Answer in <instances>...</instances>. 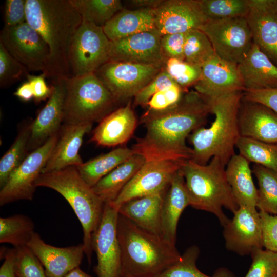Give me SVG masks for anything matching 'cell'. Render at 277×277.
I'll list each match as a JSON object with an SVG mask.
<instances>
[{
	"label": "cell",
	"mask_w": 277,
	"mask_h": 277,
	"mask_svg": "<svg viewBox=\"0 0 277 277\" xmlns=\"http://www.w3.org/2000/svg\"><path fill=\"white\" fill-rule=\"evenodd\" d=\"M161 35L157 31H145L110 41L109 61L152 65L163 68L165 64L161 51Z\"/></svg>",
	"instance_id": "16"
},
{
	"label": "cell",
	"mask_w": 277,
	"mask_h": 277,
	"mask_svg": "<svg viewBox=\"0 0 277 277\" xmlns=\"http://www.w3.org/2000/svg\"><path fill=\"white\" fill-rule=\"evenodd\" d=\"M243 98L265 105L277 113V88L261 90H245Z\"/></svg>",
	"instance_id": "49"
},
{
	"label": "cell",
	"mask_w": 277,
	"mask_h": 277,
	"mask_svg": "<svg viewBox=\"0 0 277 277\" xmlns=\"http://www.w3.org/2000/svg\"><path fill=\"white\" fill-rule=\"evenodd\" d=\"M226 166L213 157L205 165L188 160L181 168L190 206L213 213L223 226L229 220L223 208L233 213L239 207L226 177Z\"/></svg>",
	"instance_id": "6"
},
{
	"label": "cell",
	"mask_w": 277,
	"mask_h": 277,
	"mask_svg": "<svg viewBox=\"0 0 277 277\" xmlns=\"http://www.w3.org/2000/svg\"><path fill=\"white\" fill-rule=\"evenodd\" d=\"M82 20L103 27L124 9L120 0H69Z\"/></svg>",
	"instance_id": "32"
},
{
	"label": "cell",
	"mask_w": 277,
	"mask_h": 277,
	"mask_svg": "<svg viewBox=\"0 0 277 277\" xmlns=\"http://www.w3.org/2000/svg\"><path fill=\"white\" fill-rule=\"evenodd\" d=\"M26 16L49 48L46 77H70V48L83 21L80 14L69 0H26Z\"/></svg>",
	"instance_id": "2"
},
{
	"label": "cell",
	"mask_w": 277,
	"mask_h": 277,
	"mask_svg": "<svg viewBox=\"0 0 277 277\" xmlns=\"http://www.w3.org/2000/svg\"><path fill=\"white\" fill-rule=\"evenodd\" d=\"M92 124H65L60 129L58 140L42 173L81 165L83 162L78 151L84 135L91 129Z\"/></svg>",
	"instance_id": "23"
},
{
	"label": "cell",
	"mask_w": 277,
	"mask_h": 277,
	"mask_svg": "<svg viewBox=\"0 0 277 277\" xmlns=\"http://www.w3.org/2000/svg\"><path fill=\"white\" fill-rule=\"evenodd\" d=\"M15 249L1 248V259L4 261L0 268V277H16L14 269Z\"/></svg>",
	"instance_id": "51"
},
{
	"label": "cell",
	"mask_w": 277,
	"mask_h": 277,
	"mask_svg": "<svg viewBox=\"0 0 277 277\" xmlns=\"http://www.w3.org/2000/svg\"><path fill=\"white\" fill-rule=\"evenodd\" d=\"M137 121L131 102L104 117L94 129L90 141L97 145L114 147L127 142L132 136Z\"/></svg>",
	"instance_id": "24"
},
{
	"label": "cell",
	"mask_w": 277,
	"mask_h": 277,
	"mask_svg": "<svg viewBox=\"0 0 277 277\" xmlns=\"http://www.w3.org/2000/svg\"><path fill=\"white\" fill-rule=\"evenodd\" d=\"M0 42L15 59L28 71H41L46 76L49 48L39 33L27 22L14 26H4Z\"/></svg>",
	"instance_id": "12"
},
{
	"label": "cell",
	"mask_w": 277,
	"mask_h": 277,
	"mask_svg": "<svg viewBox=\"0 0 277 277\" xmlns=\"http://www.w3.org/2000/svg\"><path fill=\"white\" fill-rule=\"evenodd\" d=\"M32 220L24 214L0 218V243H9L15 248L27 246L34 232Z\"/></svg>",
	"instance_id": "33"
},
{
	"label": "cell",
	"mask_w": 277,
	"mask_h": 277,
	"mask_svg": "<svg viewBox=\"0 0 277 277\" xmlns=\"http://www.w3.org/2000/svg\"><path fill=\"white\" fill-rule=\"evenodd\" d=\"M4 21L5 26H14L26 22V0H7Z\"/></svg>",
	"instance_id": "48"
},
{
	"label": "cell",
	"mask_w": 277,
	"mask_h": 277,
	"mask_svg": "<svg viewBox=\"0 0 277 277\" xmlns=\"http://www.w3.org/2000/svg\"><path fill=\"white\" fill-rule=\"evenodd\" d=\"M238 125L240 137L277 143V113L263 104L242 98Z\"/></svg>",
	"instance_id": "22"
},
{
	"label": "cell",
	"mask_w": 277,
	"mask_h": 277,
	"mask_svg": "<svg viewBox=\"0 0 277 277\" xmlns=\"http://www.w3.org/2000/svg\"><path fill=\"white\" fill-rule=\"evenodd\" d=\"M207 19L246 17L249 10L248 0H197Z\"/></svg>",
	"instance_id": "38"
},
{
	"label": "cell",
	"mask_w": 277,
	"mask_h": 277,
	"mask_svg": "<svg viewBox=\"0 0 277 277\" xmlns=\"http://www.w3.org/2000/svg\"><path fill=\"white\" fill-rule=\"evenodd\" d=\"M238 67L244 90L277 88V66L253 42Z\"/></svg>",
	"instance_id": "26"
},
{
	"label": "cell",
	"mask_w": 277,
	"mask_h": 277,
	"mask_svg": "<svg viewBox=\"0 0 277 277\" xmlns=\"http://www.w3.org/2000/svg\"><path fill=\"white\" fill-rule=\"evenodd\" d=\"M176 83L163 68L159 73L134 97V104L147 106L152 97L163 89Z\"/></svg>",
	"instance_id": "45"
},
{
	"label": "cell",
	"mask_w": 277,
	"mask_h": 277,
	"mask_svg": "<svg viewBox=\"0 0 277 277\" xmlns=\"http://www.w3.org/2000/svg\"><path fill=\"white\" fill-rule=\"evenodd\" d=\"M109 45L102 27L82 21L70 45V76L95 73L109 61Z\"/></svg>",
	"instance_id": "8"
},
{
	"label": "cell",
	"mask_w": 277,
	"mask_h": 277,
	"mask_svg": "<svg viewBox=\"0 0 277 277\" xmlns=\"http://www.w3.org/2000/svg\"><path fill=\"white\" fill-rule=\"evenodd\" d=\"M188 206H190V200L180 169L165 193L161 208L162 238L172 245L175 246L177 224Z\"/></svg>",
	"instance_id": "25"
},
{
	"label": "cell",
	"mask_w": 277,
	"mask_h": 277,
	"mask_svg": "<svg viewBox=\"0 0 277 277\" xmlns=\"http://www.w3.org/2000/svg\"><path fill=\"white\" fill-rule=\"evenodd\" d=\"M200 249L193 245L187 248L181 255L180 259L166 269L157 277H235L225 268L218 269L212 276L202 272L196 266Z\"/></svg>",
	"instance_id": "37"
},
{
	"label": "cell",
	"mask_w": 277,
	"mask_h": 277,
	"mask_svg": "<svg viewBox=\"0 0 277 277\" xmlns=\"http://www.w3.org/2000/svg\"><path fill=\"white\" fill-rule=\"evenodd\" d=\"M195 90L205 98H213L243 92V82L238 64L225 60L216 54L201 67Z\"/></svg>",
	"instance_id": "18"
},
{
	"label": "cell",
	"mask_w": 277,
	"mask_h": 277,
	"mask_svg": "<svg viewBox=\"0 0 277 277\" xmlns=\"http://www.w3.org/2000/svg\"><path fill=\"white\" fill-rule=\"evenodd\" d=\"M31 122L21 127L14 142L1 159V188L6 184L11 173L21 164L28 154V144L30 135Z\"/></svg>",
	"instance_id": "35"
},
{
	"label": "cell",
	"mask_w": 277,
	"mask_h": 277,
	"mask_svg": "<svg viewBox=\"0 0 277 277\" xmlns=\"http://www.w3.org/2000/svg\"><path fill=\"white\" fill-rule=\"evenodd\" d=\"M187 91L174 83L154 94L148 103L146 112H159L168 109L176 104Z\"/></svg>",
	"instance_id": "44"
},
{
	"label": "cell",
	"mask_w": 277,
	"mask_h": 277,
	"mask_svg": "<svg viewBox=\"0 0 277 277\" xmlns=\"http://www.w3.org/2000/svg\"><path fill=\"white\" fill-rule=\"evenodd\" d=\"M157 31L163 36L199 29L207 20L197 0H163L154 9Z\"/></svg>",
	"instance_id": "17"
},
{
	"label": "cell",
	"mask_w": 277,
	"mask_h": 277,
	"mask_svg": "<svg viewBox=\"0 0 277 277\" xmlns=\"http://www.w3.org/2000/svg\"><path fill=\"white\" fill-rule=\"evenodd\" d=\"M164 68L172 80L185 90L196 84L201 73V67L176 58L167 60Z\"/></svg>",
	"instance_id": "40"
},
{
	"label": "cell",
	"mask_w": 277,
	"mask_h": 277,
	"mask_svg": "<svg viewBox=\"0 0 277 277\" xmlns=\"http://www.w3.org/2000/svg\"><path fill=\"white\" fill-rule=\"evenodd\" d=\"M35 185L36 187L54 190L70 205L82 226L84 253L90 265L93 235L101 222L105 203L83 180L75 166L42 173Z\"/></svg>",
	"instance_id": "5"
},
{
	"label": "cell",
	"mask_w": 277,
	"mask_h": 277,
	"mask_svg": "<svg viewBox=\"0 0 277 277\" xmlns=\"http://www.w3.org/2000/svg\"><path fill=\"white\" fill-rule=\"evenodd\" d=\"M215 54L212 45L206 34L200 29L186 33L184 45V61L202 67Z\"/></svg>",
	"instance_id": "39"
},
{
	"label": "cell",
	"mask_w": 277,
	"mask_h": 277,
	"mask_svg": "<svg viewBox=\"0 0 277 277\" xmlns=\"http://www.w3.org/2000/svg\"><path fill=\"white\" fill-rule=\"evenodd\" d=\"M252 171L259 185L256 208L277 215V171L255 164Z\"/></svg>",
	"instance_id": "34"
},
{
	"label": "cell",
	"mask_w": 277,
	"mask_h": 277,
	"mask_svg": "<svg viewBox=\"0 0 277 277\" xmlns=\"http://www.w3.org/2000/svg\"><path fill=\"white\" fill-rule=\"evenodd\" d=\"M163 68L152 65L108 61L95 74L119 102L134 97Z\"/></svg>",
	"instance_id": "10"
},
{
	"label": "cell",
	"mask_w": 277,
	"mask_h": 277,
	"mask_svg": "<svg viewBox=\"0 0 277 277\" xmlns=\"http://www.w3.org/2000/svg\"><path fill=\"white\" fill-rule=\"evenodd\" d=\"M251 255L252 263L245 277H277V252L262 248Z\"/></svg>",
	"instance_id": "42"
},
{
	"label": "cell",
	"mask_w": 277,
	"mask_h": 277,
	"mask_svg": "<svg viewBox=\"0 0 277 277\" xmlns=\"http://www.w3.org/2000/svg\"><path fill=\"white\" fill-rule=\"evenodd\" d=\"M163 0H131L128 1V3L132 7L140 9H155L158 7Z\"/></svg>",
	"instance_id": "53"
},
{
	"label": "cell",
	"mask_w": 277,
	"mask_h": 277,
	"mask_svg": "<svg viewBox=\"0 0 277 277\" xmlns=\"http://www.w3.org/2000/svg\"><path fill=\"white\" fill-rule=\"evenodd\" d=\"M249 164L243 156L235 154L226 166V175L239 206L256 208L258 189L253 181Z\"/></svg>",
	"instance_id": "29"
},
{
	"label": "cell",
	"mask_w": 277,
	"mask_h": 277,
	"mask_svg": "<svg viewBox=\"0 0 277 277\" xmlns=\"http://www.w3.org/2000/svg\"><path fill=\"white\" fill-rule=\"evenodd\" d=\"M186 33L169 34L161 36V51L165 62L169 58L184 61Z\"/></svg>",
	"instance_id": "47"
},
{
	"label": "cell",
	"mask_w": 277,
	"mask_h": 277,
	"mask_svg": "<svg viewBox=\"0 0 277 277\" xmlns=\"http://www.w3.org/2000/svg\"><path fill=\"white\" fill-rule=\"evenodd\" d=\"M59 133L50 137L41 147L31 151L11 173L1 188L0 206L19 200L31 201L36 188L35 183L42 173L58 138Z\"/></svg>",
	"instance_id": "11"
},
{
	"label": "cell",
	"mask_w": 277,
	"mask_h": 277,
	"mask_svg": "<svg viewBox=\"0 0 277 277\" xmlns=\"http://www.w3.org/2000/svg\"><path fill=\"white\" fill-rule=\"evenodd\" d=\"M223 226L225 247L241 255L263 248L259 211L256 208L240 206Z\"/></svg>",
	"instance_id": "15"
},
{
	"label": "cell",
	"mask_w": 277,
	"mask_h": 277,
	"mask_svg": "<svg viewBox=\"0 0 277 277\" xmlns=\"http://www.w3.org/2000/svg\"><path fill=\"white\" fill-rule=\"evenodd\" d=\"M211 113L205 98L195 90L186 92L173 107L159 112H147L141 118L145 136L131 147L146 161H187L193 149L186 140L195 130L204 127Z\"/></svg>",
	"instance_id": "1"
},
{
	"label": "cell",
	"mask_w": 277,
	"mask_h": 277,
	"mask_svg": "<svg viewBox=\"0 0 277 277\" xmlns=\"http://www.w3.org/2000/svg\"><path fill=\"white\" fill-rule=\"evenodd\" d=\"M134 154L132 148L120 147L76 167L83 180L91 187Z\"/></svg>",
	"instance_id": "31"
},
{
	"label": "cell",
	"mask_w": 277,
	"mask_h": 277,
	"mask_svg": "<svg viewBox=\"0 0 277 277\" xmlns=\"http://www.w3.org/2000/svg\"><path fill=\"white\" fill-rule=\"evenodd\" d=\"M14 95L24 101H29L34 98L33 92L30 83L27 81L20 86Z\"/></svg>",
	"instance_id": "52"
},
{
	"label": "cell",
	"mask_w": 277,
	"mask_h": 277,
	"mask_svg": "<svg viewBox=\"0 0 277 277\" xmlns=\"http://www.w3.org/2000/svg\"><path fill=\"white\" fill-rule=\"evenodd\" d=\"M44 267L47 277H63L80 267L84 253L83 243L57 247L46 243L36 232L27 245Z\"/></svg>",
	"instance_id": "21"
},
{
	"label": "cell",
	"mask_w": 277,
	"mask_h": 277,
	"mask_svg": "<svg viewBox=\"0 0 277 277\" xmlns=\"http://www.w3.org/2000/svg\"><path fill=\"white\" fill-rule=\"evenodd\" d=\"M145 162L143 156L134 154L101 179L93 190L105 203L113 202Z\"/></svg>",
	"instance_id": "30"
},
{
	"label": "cell",
	"mask_w": 277,
	"mask_h": 277,
	"mask_svg": "<svg viewBox=\"0 0 277 277\" xmlns=\"http://www.w3.org/2000/svg\"><path fill=\"white\" fill-rule=\"evenodd\" d=\"M28 70L15 59L0 42V85L1 87L19 81L27 76Z\"/></svg>",
	"instance_id": "43"
},
{
	"label": "cell",
	"mask_w": 277,
	"mask_h": 277,
	"mask_svg": "<svg viewBox=\"0 0 277 277\" xmlns=\"http://www.w3.org/2000/svg\"><path fill=\"white\" fill-rule=\"evenodd\" d=\"M243 92H237L213 98H205L214 120L208 128L202 127L188 136L193 146L190 159L202 165L213 157L226 165L235 154L234 148L240 137L238 113Z\"/></svg>",
	"instance_id": "4"
},
{
	"label": "cell",
	"mask_w": 277,
	"mask_h": 277,
	"mask_svg": "<svg viewBox=\"0 0 277 277\" xmlns=\"http://www.w3.org/2000/svg\"><path fill=\"white\" fill-rule=\"evenodd\" d=\"M15 249L16 277H47L42 264L28 246Z\"/></svg>",
	"instance_id": "41"
},
{
	"label": "cell",
	"mask_w": 277,
	"mask_h": 277,
	"mask_svg": "<svg viewBox=\"0 0 277 277\" xmlns=\"http://www.w3.org/2000/svg\"><path fill=\"white\" fill-rule=\"evenodd\" d=\"M236 147L249 162L277 171V143H268L240 137Z\"/></svg>",
	"instance_id": "36"
},
{
	"label": "cell",
	"mask_w": 277,
	"mask_h": 277,
	"mask_svg": "<svg viewBox=\"0 0 277 277\" xmlns=\"http://www.w3.org/2000/svg\"><path fill=\"white\" fill-rule=\"evenodd\" d=\"M165 193L131 200L120 207L118 213L140 228L162 238L161 214Z\"/></svg>",
	"instance_id": "27"
},
{
	"label": "cell",
	"mask_w": 277,
	"mask_h": 277,
	"mask_svg": "<svg viewBox=\"0 0 277 277\" xmlns=\"http://www.w3.org/2000/svg\"><path fill=\"white\" fill-rule=\"evenodd\" d=\"M248 6L253 42L277 66V0H248Z\"/></svg>",
	"instance_id": "19"
},
{
	"label": "cell",
	"mask_w": 277,
	"mask_h": 277,
	"mask_svg": "<svg viewBox=\"0 0 277 277\" xmlns=\"http://www.w3.org/2000/svg\"><path fill=\"white\" fill-rule=\"evenodd\" d=\"M199 29L207 36L217 56L237 64L253 43L246 17L207 19Z\"/></svg>",
	"instance_id": "9"
},
{
	"label": "cell",
	"mask_w": 277,
	"mask_h": 277,
	"mask_svg": "<svg viewBox=\"0 0 277 277\" xmlns=\"http://www.w3.org/2000/svg\"><path fill=\"white\" fill-rule=\"evenodd\" d=\"M117 236L121 253V277H157L181 257L175 246L119 213Z\"/></svg>",
	"instance_id": "3"
},
{
	"label": "cell",
	"mask_w": 277,
	"mask_h": 277,
	"mask_svg": "<svg viewBox=\"0 0 277 277\" xmlns=\"http://www.w3.org/2000/svg\"><path fill=\"white\" fill-rule=\"evenodd\" d=\"M263 246L266 250L277 252V215L259 211Z\"/></svg>",
	"instance_id": "46"
},
{
	"label": "cell",
	"mask_w": 277,
	"mask_h": 277,
	"mask_svg": "<svg viewBox=\"0 0 277 277\" xmlns=\"http://www.w3.org/2000/svg\"><path fill=\"white\" fill-rule=\"evenodd\" d=\"M185 161H146L116 199L111 203L118 209L131 200L165 193L174 175Z\"/></svg>",
	"instance_id": "13"
},
{
	"label": "cell",
	"mask_w": 277,
	"mask_h": 277,
	"mask_svg": "<svg viewBox=\"0 0 277 277\" xmlns=\"http://www.w3.org/2000/svg\"><path fill=\"white\" fill-rule=\"evenodd\" d=\"M46 75L41 73L38 75H27L26 78L30 83L33 92L34 98L41 102L49 98L52 92V88L48 87L45 82Z\"/></svg>",
	"instance_id": "50"
},
{
	"label": "cell",
	"mask_w": 277,
	"mask_h": 277,
	"mask_svg": "<svg viewBox=\"0 0 277 277\" xmlns=\"http://www.w3.org/2000/svg\"><path fill=\"white\" fill-rule=\"evenodd\" d=\"M63 277H91L90 275L83 271L80 267H76L67 274H66Z\"/></svg>",
	"instance_id": "54"
},
{
	"label": "cell",
	"mask_w": 277,
	"mask_h": 277,
	"mask_svg": "<svg viewBox=\"0 0 277 277\" xmlns=\"http://www.w3.org/2000/svg\"><path fill=\"white\" fill-rule=\"evenodd\" d=\"M110 41L122 39L145 31H157L154 9L129 10L124 8L103 27Z\"/></svg>",
	"instance_id": "28"
},
{
	"label": "cell",
	"mask_w": 277,
	"mask_h": 277,
	"mask_svg": "<svg viewBox=\"0 0 277 277\" xmlns=\"http://www.w3.org/2000/svg\"><path fill=\"white\" fill-rule=\"evenodd\" d=\"M117 101L95 73L66 78L63 122L81 124L100 122Z\"/></svg>",
	"instance_id": "7"
},
{
	"label": "cell",
	"mask_w": 277,
	"mask_h": 277,
	"mask_svg": "<svg viewBox=\"0 0 277 277\" xmlns=\"http://www.w3.org/2000/svg\"><path fill=\"white\" fill-rule=\"evenodd\" d=\"M118 209L105 203L101 222L92 238L97 258L94 272L97 277H121V253L117 236Z\"/></svg>",
	"instance_id": "14"
},
{
	"label": "cell",
	"mask_w": 277,
	"mask_h": 277,
	"mask_svg": "<svg viewBox=\"0 0 277 277\" xmlns=\"http://www.w3.org/2000/svg\"><path fill=\"white\" fill-rule=\"evenodd\" d=\"M66 78H53L52 92L46 104L31 122L28 151L41 147L50 137L60 132L63 122Z\"/></svg>",
	"instance_id": "20"
}]
</instances>
